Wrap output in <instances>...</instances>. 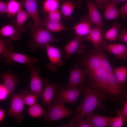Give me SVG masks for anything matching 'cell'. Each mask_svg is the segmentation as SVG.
<instances>
[{
    "label": "cell",
    "instance_id": "obj_1",
    "mask_svg": "<svg viewBox=\"0 0 127 127\" xmlns=\"http://www.w3.org/2000/svg\"><path fill=\"white\" fill-rule=\"evenodd\" d=\"M83 93V99L75 110V115L70 120L68 125H64L62 127H73L77 122L93 112L96 109L106 110L101 103L102 100H105L106 99L98 90L89 86H84Z\"/></svg>",
    "mask_w": 127,
    "mask_h": 127
},
{
    "label": "cell",
    "instance_id": "obj_2",
    "mask_svg": "<svg viewBox=\"0 0 127 127\" xmlns=\"http://www.w3.org/2000/svg\"><path fill=\"white\" fill-rule=\"evenodd\" d=\"M26 26L29 29L30 36L27 43L28 46L33 51H35L37 48H45L47 45L60 41L51 32L43 27L37 26L33 22L30 23Z\"/></svg>",
    "mask_w": 127,
    "mask_h": 127
},
{
    "label": "cell",
    "instance_id": "obj_3",
    "mask_svg": "<svg viewBox=\"0 0 127 127\" xmlns=\"http://www.w3.org/2000/svg\"><path fill=\"white\" fill-rule=\"evenodd\" d=\"M52 102L53 103L50 107H48L43 116L47 122L59 121L75 113L66 107L64 104L55 95L54 96Z\"/></svg>",
    "mask_w": 127,
    "mask_h": 127
},
{
    "label": "cell",
    "instance_id": "obj_4",
    "mask_svg": "<svg viewBox=\"0 0 127 127\" xmlns=\"http://www.w3.org/2000/svg\"><path fill=\"white\" fill-rule=\"evenodd\" d=\"M29 93L28 90H24L11 96L10 107L7 114L10 118L14 117L17 123L20 122L25 118V115L22 114L24 104L23 96Z\"/></svg>",
    "mask_w": 127,
    "mask_h": 127
},
{
    "label": "cell",
    "instance_id": "obj_5",
    "mask_svg": "<svg viewBox=\"0 0 127 127\" xmlns=\"http://www.w3.org/2000/svg\"><path fill=\"white\" fill-rule=\"evenodd\" d=\"M13 48V47L6 51L0 56L1 58L4 59L6 66L15 62L26 64L29 68L38 62L37 58L15 52Z\"/></svg>",
    "mask_w": 127,
    "mask_h": 127
},
{
    "label": "cell",
    "instance_id": "obj_6",
    "mask_svg": "<svg viewBox=\"0 0 127 127\" xmlns=\"http://www.w3.org/2000/svg\"><path fill=\"white\" fill-rule=\"evenodd\" d=\"M28 71L30 73L31 78L30 83V93L36 95L39 98H41L44 85L49 83L48 79H42L39 75L40 70L36 64L28 68Z\"/></svg>",
    "mask_w": 127,
    "mask_h": 127
},
{
    "label": "cell",
    "instance_id": "obj_7",
    "mask_svg": "<svg viewBox=\"0 0 127 127\" xmlns=\"http://www.w3.org/2000/svg\"><path fill=\"white\" fill-rule=\"evenodd\" d=\"M84 86L71 89H64L60 84L57 85V90L54 95L64 104L68 103L71 104H75L84 90Z\"/></svg>",
    "mask_w": 127,
    "mask_h": 127
},
{
    "label": "cell",
    "instance_id": "obj_8",
    "mask_svg": "<svg viewBox=\"0 0 127 127\" xmlns=\"http://www.w3.org/2000/svg\"><path fill=\"white\" fill-rule=\"evenodd\" d=\"M70 73L67 84L62 86L65 89H71L83 85L86 82L84 78L87 75L85 70L81 69L76 64H75L73 68L70 69Z\"/></svg>",
    "mask_w": 127,
    "mask_h": 127
},
{
    "label": "cell",
    "instance_id": "obj_9",
    "mask_svg": "<svg viewBox=\"0 0 127 127\" xmlns=\"http://www.w3.org/2000/svg\"><path fill=\"white\" fill-rule=\"evenodd\" d=\"M45 49L49 60L46 66L48 69L53 72L56 70V65L59 67L63 66L62 53L59 48L49 44L46 45Z\"/></svg>",
    "mask_w": 127,
    "mask_h": 127
},
{
    "label": "cell",
    "instance_id": "obj_10",
    "mask_svg": "<svg viewBox=\"0 0 127 127\" xmlns=\"http://www.w3.org/2000/svg\"><path fill=\"white\" fill-rule=\"evenodd\" d=\"M84 40L83 38L76 35L67 44L64 48L66 59L75 53L82 54L85 52L86 46L83 43Z\"/></svg>",
    "mask_w": 127,
    "mask_h": 127
},
{
    "label": "cell",
    "instance_id": "obj_11",
    "mask_svg": "<svg viewBox=\"0 0 127 127\" xmlns=\"http://www.w3.org/2000/svg\"><path fill=\"white\" fill-rule=\"evenodd\" d=\"M101 47L104 50L115 55L118 59L127 60V47L125 45L119 44H109L103 37Z\"/></svg>",
    "mask_w": 127,
    "mask_h": 127
},
{
    "label": "cell",
    "instance_id": "obj_12",
    "mask_svg": "<svg viewBox=\"0 0 127 127\" xmlns=\"http://www.w3.org/2000/svg\"><path fill=\"white\" fill-rule=\"evenodd\" d=\"M86 15L80 18L79 22L73 27L76 35L86 40L87 38L94 25Z\"/></svg>",
    "mask_w": 127,
    "mask_h": 127
},
{
    "label": "cell",
    "instance_id": "obj_13",
    "mask_svg": "<svg viewBox=\"0 0 127 127\" xmlns=\"http://www.w3.org/2000/svg\"><path fill=\"white\" fill-rule=\"evenodd\" d=\"M87 4L88 11V15L91 22L95 26L99 28L103 35L105 33L102 17L98 10V8L94 3L90 0H88Z\"/></svg>",
    "mask_w": 127,
    "mask_h": 127
},
{
    "label": "cell",
    "instance_id": "obj_14",
    "mask_svg": "<svg viewBox=\"0 0 127 127\" xmlns=\"http://www.w3.org/2000/svg\"><path fill=\"white\" fill-rule=\"evenodd\" d=\"M22 4L32 19L34 24L38 26L42 27V19L38 11L37 0H24Z\"/></svg>",
    "mask_w": 127,
    "mask_h": 127
},
{
    "label": "cell",
    "instance_id": "obj_15",
    "mask_svg": "<svg viewBox=\"0 0 127 127\" xmlns=\"http://www.w3.org/2000/svg\"><path fill=\"white\" fill-rule=\"evenodd\" d=\"M61 4L60 11L61 16L66 20L70 19L75 8H80L81 4L79 0H59Z\"/></svg>",
    "mask_w": 127,
    "mask_h": 127
},
{
    "label": "cell",
    "instance_id": "obj_16",
    "mask_svg": "<svg viewBox=\"0 0 127 127\" xmlns=\"http://www.w3.org/2000/svg\"><path fill=\"white\" fill-rule=\"evenodd\" d=\"M106 71L107 73V92L112 95L120 94L123 91V85L118 81L113 70Z\"/></svg>",
    "mask_w": 127,
    "mask_h": 127
},
{
    "label": "cell",
    "instance_id": "obj_17",
    "mask_svg": "<svg viewBox=\"0 0 127 127\" xmlns=\"http://www.w3.org/2000/svg\"><path fill=\"white\" fill-rule=\"evenodd\" d=\"M2 84L8 90L9 95L12 96L15 90L16 85L19 82L17 76L11 71L5 72L0 75Z\"/></svg>",
    "mask_w": 127,
    "mask_h": 127
},
{
    "label": "cell",
    "instance_id": "obj_18",
    "mask_svg": "<svg viewBox=\"0 0 127 127\" xmlns=\"http://www.w3.org/2000/svg\"><path fill=\"white\" fill-rule=\"evenodd\" d=\"M48 83L45 84L41 97L42 104L43 105L47 104L48 107H50L52 104V99L57 87V85L56 83L49 84Z\"/></svg>",
    "mask_w": 127,
    "mask_h": 127
},
{
    "label": "cell",
    "instance_id": "obj_19",
    "mask_svg": "<svg viewBox=\"0 0 127 127\" xmlns=\"http://www.w3.org/2000/svg\"><path fill=\"white\" fill-rule=\"evenodd\" d=\"M87 116V118L85 119L92 127H107L111 117L97 115L93 112Z\"/></svg>",
    "mask_w": 127,
    "mask_h": 127
},
{
    "label": "cell",
    "instance_id": "obj_20",
    "mask_svg": "<svg viewBox=\"0 0 127 127\" xmlns=\"http://www.w3.org/2000/svg\"><path fill=\"white\" fill-rule=\"evenodd\" d=\"M15 19L11 24L16 29L21 33L24 32L26 29L24 24L30 16L27 12L23 9L21 10L16 15Z\"/></svg>",
    "mask_w": 127,
    "mask_h": 127
},
{
    "label": "cell",
    "instance_id": "obj_21",
    "mask_svg": "<svg viewBox=\"0 0 127 127\" xmlns=\"http://www.w3.org/2000/svg\"><path fill=\"white\" fill-rule=\"evenodd\" d=\"M21 33L17 30L12 24L3 26L0 29V35L9 38L14 41L20 40Z\"/></svg>",
    "mask_w": 127,
    "mask_h": 127
},
{
    "label": "cell",
    "instance_id": "obj_22",
    "mask_svg": "<svg viewBox=\"0 0 127 127\" xmlns=\"http://www.w3.org/2000/svg\"><path fill=\"white\" fill-rule=\"evenodd\" d=\"M42 27L51 32H59L65 30H73L72 28L64 27L60 22H54L44 18L42 19Z\"/></svg>",
    "mask_w": 127,
    "mask_h": 127
},
{
    "label": "cell",
    "instance_id": "obj_23",
    "mask_svg": "<svg viewBox=\"0 0 127 127\" xmlns=\"http://www.w3.org/2000/svg\"><path fill=\"white\" fill-rule=\"evenodd\" d=\"M102 33L99 28L97 26L91 29L88 36L86 40L92 42L95 48L98 49L101 47V44L103 37Z\"/></svg>",
    "mask_w": 127,
    "mask_h": 127
},
{
    "label": "cell",
    "instance_id": "obj_24",
    "mask_svg": "<svg viewBox=\"0 0 127 127\" xmlns=\"http://www.w3.org/2000/svg\"><path fill=\"white\" fill-rule=\"evenodd\" d=\"M119 2L110 1L107 5L104 14V16L106 20H113L118 17L119 14L117 8Z\"/></svg>",
    "mask_w": 127,
    "mask_h": 127
},
{
    "label": "cell",
    "instance_id": "obj_25",
    "mask_svg": "<svg viewBox=\"0 0 127 127\" xmlns=\"http://www.w3.org/2000/svg\"><path fill=\"white\" fill-rule=\"evenodd\" d=\"M22 4L16 0H9L8 1L6 17L12 18L22 9Z\"/></svg>",
    "mask_w": 127,
    "mask_h": 127
},
{
    "label": "cell",
    "instance_id": "obj_26",
    "mask_svg": "<svg viewBox=\"0 0 127 127\" xmlns=\"http://www.w3.org/2000/svg\"><path fill=\"white\" fill-rule=\"evenodd\" d=\"M60 2L59 0H45L43 4L41 12L46 14L59 9Z\"/></svg>",
    "mask_w": 127,
    "mask_h": 127
},
{
    "label": "cell",
    "instance_id": "obj_27",
    "mask_svg": "<svg viewBox=\"0 0 127 127\" xmlns=\"http://www.w3.org/2000/svg\"><path fill=\"white\" fill-rule=\"evenodd\" d=\"M121 28L119 24L114 23L111 28L105 33L104 38L110 42L116 41L118 38L119 31Z\"/></svg>",
    "mask_w": 127,
    "mask_h": 127
},
{
    "label": "cell",
    "instance_id": "obj_28",
    "mask_svg": "<svg viewBox=\"0 0 127 127\" xmlns=\"http://www.w3.org/2000/svg\"><path fill=\"white\" fill-rule=\"evenodd\" d=\"M45 111L41 105L36 103L30 106L27 109L29 115L33 118L41 117L44 114Z\"/></svg>",
    "mask_w": 127,
    "mask_h": 127
},
{
    "label": "cell",
    "instance_id": "obj_29",
    "mask_svg": "<svg viewBox=\"0 0 127 127\" xmlns=\"http://www.w3.org/2000/svg\"><path fill=\"white\" fill-rule=\"evenodd\" d=\"M113 72L118 81L124 85L127 79V67L125 66L117 67L114 68Z\"/></svg>",
    "mask_w": 127,
    "mask_h": 127
},
{
    "label": "cell",
    "instance_id": "obj_30",
    "mask_svg": "<svg viewBox=\"0 0 127 127\" xmlns=\"http://www.w3.org/2000/svg\"><path fill=\"white\" fill-rule=\"evenodd\" d=\"M11 39L8 37L0 36V55L13 47L12 45Z\"/></svg>",
    "mask_w": 127,
    "mask_h": 127
},
{
    "label": "cell",
    "instance_id": "obj_31",
    "mask_svg": "<svg viewBox=\"0 0 127 127\" xmlns=\"http://www.w3.org/2000/svg\"><path fill=\"white\" fill-rule=\"evenodd\" d=\"M61 16V11L58 9L46 14L44 18L53 21L60 22Z\"/></svg>",
    "mask_w": 127,
    "mask_h": 127
},
{
    "label": "cell",
    "instance_id": "obj_32",
    "mask_svg": "<svg viewBox=\"0 0 127 127\" xmlns=\"http://www.w3.org/2000/svg\"><path fill=\"white\" fill-rule=\"evenodd\" d=\"M38 97L36 95L30 93L24 95L23 99L24 104L31 106L36 103Z\"/></svg>",
    "mask_w": 127,
    "mask_h": 127
},
{
    "label": "cell",
    "instance_id": "obj_33",
    "mask_svg": "<svg viewBox=\"0 0 127 127\" xmlns=\"http://www.w3.org/2000/svg\"><path fill=\"white\" fill-rule=\"evenodd\" d=\"M114 118H111L109 126L111 127H121L124 123L123 118L120 115H118Z\"/></svg>",
    "mask_w": 127,
    "mask_h": 127
},
{
    "label": "cell",
    "instance_id": "obj_34",
    "mask_svg": "<svg viewBox=\"0 0 127 127\" xmlns=\"http://www.w3.org/2000/svg\"><path fill=\"white\" fill-rule=\"evenodd\" d=\"M117 115H121L122 117L124 123L127 124V99L124 102L123 109H118L116 112Z\"/></svg>",
    "mask_w": 127,
    "mask_h": 127
},
{
    "label": "cell",
    "instance_id": "obj_35",
    "mask_svg": "<svg viewBox=\"0 0 127 127\" xmlns=\"http://www.w3.org/2000/svg\"><path fill=\"white\" fill-rule=\"evenodd\" d=\"M9 95V92L3 84H0V101L5 100Z\"/></svg>",
    "mask_w": 127,
    "mask_h": 127
},
{
    "label": "cell",
    "instance_id": "obj_36",
    "mask_svg": "<svg viewBox=\"0 0 127 127\" xmlns=\"http://www.w3.org/2000/svg\"><path fill=\"white\" fill-rule=\"evenodd\" d=\"M94 3L98 8L103 9L105 8L110 0H95Z\"/></svg>",
    "mask_w": 127,
    "mask_h": 127
},
{
    "label": "cell",
    "instance_id": "obj_37",
    "mask_svg": "<svg viewBox=\"0 0 127 127\" xmlns=\"http://www.w3.org/2000/svg\"><path fill=\"white\" fill-rule=\"evenodd\" d=\"M73 127H92V126L83 119L79 120L73 126Z\"/></svg>",
    "mask_w": 127,
    "mask_h": 127
},
{
    "label": "cell",
    "instance_id": "obj_38",
    "mask_svg": "<svg viewBox=\"0 0 127 127\" xmlns=\"http://www.w3.org/2000/svg\"><path fill=\"white\" fill-rule=\"evenodd\" d=\"M8 1L6 2L0 1V14L1 15L6 14L7 9Z\"/></svg>",
    "mask_w": 127,
    "mask_h": 127
},
{
    "label": "cell",
    "instance_id": "obj_39",
    "mask_svg": "<svg viewBox=\"0 0 127 127\" xmlns=\"http://www.w3.org/2000/svg\"><path fill=\"white\" fill-rule=\"evenodd\" d=\"M118 38L120 40L127 44V30L126 29L122 30L118 35Z\"/></svg>",
    "mask_w": 127,
    "mask_h": 127
},
{
    "label": "cell",
    "instance_id": "obj_40",
    "mask_svg": "<svg viewBox=\"0 0 127 127\" xmlns=\"http://www.w3.org/2000/svg\"><path fill=\"white\" fill-rule=\"evenodd\" d=\"M119 12L122 16L127 15V2L119 9Z\"/></svg>",
    "mask_w": 127,
    "mask_h": 127
},
{
    "label": "cell",
    "instance_id": "obj_41",
    "mask_svg": "<svg viewBox=\"0 0 127 127\" xmlns=\"http://www.w3.org/2000/svg\"><path fill=\"white\" fill-rule=\"evenodd\" d=\"M5 115V111L3 109H0V122H1L3 120Z\"/></svg>",
    "mask_w": 127,
    "mask_h": 127
},
{
    "label": "cell",
    "instance_id": "obj_42",
    "mask_svg": "<svg viewBox=\"0 0 127 127\" xmlns=\"http://www.w3.org/2000/svg\"><path fill=\"white\" fill-rule=\"evenodd\" d=\"M127 0H118V2L121 1L124 2H126Z\"/></svg>",
    "mask_w": 127,
    "mask_h": 127
},
{
    "label": "cell",
    "instance_id": "obj_43",
    "mask_svg": "<svg viewBox=\"0 0 127 127\" xmlns=\"http://www.w3.org/2000/svg\"><path fill=\"white\" fill-rule=\"evenodd\" d=\"M110 0L111 1H112L118 2V0Z\"/></svg>",
    "mask_w": 127,
    "mask_h": 127
}]
</instances>
